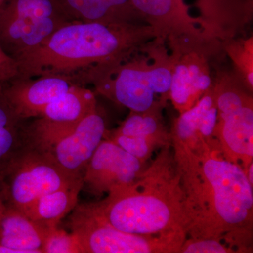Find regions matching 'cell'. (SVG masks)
<instances>
[{
    "mask_svg": "<svg viewBox=\"0 0 253 253\" xmlns=\"http://www.w3.org/2000/svg\"><path fill=\"white\" fill-rule=\"evenodd\" d=\"M163 42L156 40L149 49V60L129 59L109 67L93 69L82 76L84 85L94 86L98 94L127 108L130 111L144 112L169 99L172 61L161 47Z\"/></svg>",
    "mask_w": 253,
    "mask_h": 253,
    "instance_id": "obj_4",
    "label": "cell"
},
{
    "mask_svg": "<svg viewBox=\"0 0 253 253\" xmlns=\"http://www.w3.org/2000/svg\"><path fill=\"white\" fill-rule=\"evenodd\" d=\"M204 42L172 48L169 99L179 113L194 106L214 84Z\"/></svg>",
    "mask_w": 253,
    "mask_h": 253,
    "instance_id": "obj_11",
    "label": "cell"
},
{
    "mask_svg": "<svg viewBox=\"0 0 253 253\" xmlns=\"http://www.w3.org/2000/svg\"><path fill=\"white\" fill-rule=\"evenodd\" d=\"M106 134V121L97 109L49 151L63 172L72 177L83 178L88 163Z\"/></svg>",
    "mask_w": 253,
    "mask_h": 253,
    "instance_id": "obj_14",
    "label": "cell"
},
{
    "mask_svg": "<svg viewBox=\"0 0 253 253\" xmlns=\"http://www.w3.org/2000/svg\"><path fill=\"white\" fill-rule=\"evenodd\" d=\"M172 141L186 235L244 246L253 220V185L244 168L224 157L215 139L191 146Z\"/></svg>",
    "mask_w": 253,
    "mask_h": 253,
    "instance_id": "obj_1",
    "label": "cell"
},
{
    "mask_svg": "<svg viewBox=\"0 0 253 253\" xmlns=\"http://www.w3.org/2000/svg\"><path fill=\"white\" fill-rule=\"evenodd\" d=\"M79 179L63 172L49 151L28 143L0 172V204L24 212L43 195Z\"/></svg>",
    "mask_w": 253,
    "mask_h": 253,
    "instance_id": "obj_6",
    "label": "cell"
},
{
    "mask_svg": "<svg viewBox=\"0 0 253 253\" xmlns=\"http://www.w3.org/2000/svg\"><path fill=\"white\" fill-rule=\"evenodd\" d=\"M156 38V31L148 23L74 21L18 59L16 76H77L109 67L129 59L146 42Z\"/></svg>",
    "mask_w": 253,
    "mask_h": 253,
    "instance_id": "obj_2",
    "label": "cell"
},
{
    "mask_svg": "<svg viewBox=\"0 0 253 253\" xmlns=\"http://www.w3.org/2000/svg\"><path fill=\"white\" fill-rule=\"evenodd\" d=\"M197 5L202 14L201 18L211 33L213 32L211 23L224 22L246 17L253 7L247 0H197Z\"/></svg>",
    "mask_w": 253,
    "mask_h": 253,
    "instance_id": "obj_21",
    "label": "cell"
},
{
    "mask_svg": "<svg viewBox=\"0 0 253 253\" xmlns=\"http://www.w3.org/2000/svg\"><path fill=\"white\" fill-rule=\"evenodd\" d=\"M142 165L138 158L105 137L86 166L83 189L101 196L126 189L142 174Z\"/></svg>",
    "mask_w": 253,
    "mask_h": 253,
    "instance_id": "obj_10",
    "label": "cell"
},
{
    "mask_svg": "<svg viewBox=\"0 0 253 253\" xmlns=\"http://www.w3.org/2000/svg\"><path fill=\"white\" fill-rule=\"evenodd\" d=\"M4 0H0V5L2 4L3 2H4Z\"/></svg>",
    "mask_w": 253,
    "mask_h": 253,
    "instance_id": "obj_28",
    "label": "cell"
},
{
    "mask_svg": "<svg viewBox=\"0 0 253 253\" xmlns=\"http://www.w3.org/2000/svg\"><path fill=\"white\" fill-rule=\"evenodd\" d=\"M225 49L235 68L234 76L250 91L253 88V37L246 40L226 42Z\"/></svg>",
    "mask_w": 253,
    "mask_h": 253,
    "instance_id": "obj_22",
    "label": "cell"
},
{
    "mask_svg": "<svg viewBox=\"0 0 253 253\" xmlns=\"http://www.w3.org/2000/svg\"><path fill=\"white\" fill-rule=\"evenodd\" d=\"M161 109L156 107L144 112L130 111L113 133L147 141L154 148L163 144L168 136L161 119Z\"/></svg>",
    "mask_w": 253,
    "mask_h": 253,
    "instance_id": "obj_20",
    "label": "cell"
},
{
    "mask_svg": "<svg viewBox=\"0 0 253 253\" xmlns=\"http://www.w3.org/2000/svg\"><path fill=\"white\" fill-rule=\"evenodd\" d=\"M72 22L59 0H4L0 5V46L17 61Z\"/></svg>",
    "mask_w": 253,
    "mask_h": 253,
    "instance_id": "obj_5",
    "label": "cell"
},
{
    "mask_svg": "<svg viewBox=\"0 0 253 253\" xmlns=\"http://www.w3.org/2000/svg\"><path fill=\"white\" fill-rule=\"evenodd\" d=\"M68 226L79 239L83 253H179L184 238L136 235L111 225L91 204L77 205Z\"/></svg>",
    "mask_w": 253,
    "mask_h": 253,
    "instance_id": "obj_7",
    "label": "cell"
},
{
    "mask_svg": "<svg viewBox=\"0 0 253 253\" xmlns=\"http://www.w3.org/2000/svg\"><path fill=\"white\" fill-rule=\"evenodd\" d=\"M26 121L16 116L0 93V172L28 144Z\"/></svg>",
    "mask_w": 253,
    "mask_h": 253,
    "instance_id": "obj_19",
    "label": "cell"
},
{
    "mask_svg": "<svg viewBox=\"0 0 253 253\" xmlns=\"http://www.w3.org/2000/svg\"><path fill=\"white\" fill-rule=\"evenodd\" d=\"M253 0H247L248 2L251 5H253Z\"/></svg>",
    "mask_w": 253,
    "mask_h": 253,
    "instance_id": "obj_27",
    "label": "cell"
},
{
    "mask_svg": "<svg viewBox=\"0 0 253 253\" xmlns=\"http://www.w3.org/2000/svg\"><path fill=\"white\" fill-rule=\"evenodd\" d=\"M46 231L21 211L0 204V253H43Z\"/></svg>",
    "mask_w": 253,
    "mask_h": 253,
    "instance_id": "obj_15",
    "label": "cell"
},
{
    "mask_svg": "<svg viewBox=\"0 0 253 253\" xmlns=\"http://www.w3.org/2000/svg\"><path fill=\"white\" fill-rule=\"evenodd\" d=\"M68 17L79 22L141 23L131 0H59Z\"/></svg>",
    "mask_w": 253,
    "mask_h": 253,
    "instance_id": "obj_17",
    "label": "cell"
},
{
    "mask_svg": "<svg viewBox=\"0 0 253 253\" xmlns=\"http://www.w3.org/2000/svg\"><path fill=\"white\" fill-rule=\"evenodd\" d=\"M83 186L82 178L43 195L23 213L46 229L56 227L59 221L77 206Z\"/></svg>",
    "mask_w": 253,
    "mask_h": 253,
    "instance_id": "obj_18",
    "label": "cell"
},
{
    "mask_svg": "<svg viewBox=\"0 0 253 253\" xmlns=\"http://www.w3.org/2000/svg\"><path fill=\"white\" fill-rule=\"evenodd\" d=\"M141 19L152 26L158 41L168 40L170 45L203 42L208 38L197 28H207L201 18H194L184 0H131Z\"/></svg>",
    "mask_w": 253,
    "mask_h": 253,
    "instance_id": "obj_13",
    "label": "cell"
},
{
    "mask_svg": "<svg viewBox=\"0 0 253 253\" xmlns=\"http://www.w3.org/2000/svg\"><path fill=\"white\" fill-rule=\"evenodd\" d=\"M179 114L173 125L172 141L193 145L214 139L218 114L212 88L191 109Z\"/></svg>",
    "mask_w": 253,
    "mask_h": 253,
    "instance_id": "obj_16",
    "label": "cell"
},
{
    "mask_svg": "<svg viewBox=\"0 0 253 253\" xmlns=\"http://www.w3.org/2000/svg\"><path fill=\"white\" fill-rule=\"evenodd\" d=\"M42 251L43 253H83L78 236L58 226L46 231Z\"/></svg>",
    "mask_w": 253,
    "mask_h": 253,
    "instance_id": "obj_23",
    "label": "cell"
},
{
    "mask_svg": "<svg viewBox=\"0 0 253 253\" xmlns=\"http://www.w3.org/2000/svg\"><path fill=\"white\" fill-rule=\"evenodd\" d=\"M18 74L17 61L6 54L0 46V84L12 79Z\"/></svg>",
    "mask_w": 253,
    "mask_h": 253,
    "instance_id": "obj_25",
    "label": "cell"
},
{
    "mask_svg": "<svg viewBox=\"0 0 253 253\" xmlns=\"http://www.w3.org/2000/svg\"><path fill=\"white\" fill-rule=\"evenodd\" d=\"M78 84L84 85L78 76H16L0 84V93L16 116L26 121L40 117L50 103Z\"/></svg>",
    "mask_w": 253,
    "mask_h": 253,
    "instance_id": "obj_12",
    "label": "cell"
},
{
    "mask_svg": "<svg viewBox=\"0 0 253 253\" xmlns=\"http://www.w3.org/2000/svg\"><path fill=\"white\" fill-rule=\"evenodd\" d=\"M217 123L214 139L224 157L246 172L253 163V99L244 89L224 86L215 95Z\"/></svg>",
    "mask_w": 253,
    "mask_h": 253,
    "instance_id": "obj_8",
    "label": "cell"
},
{
    "mask_svg": "<svg viewBox=\"0 0 253 253\" xmlns=\"http://www.w3.org/2000/svg\"><path fill=\"white\" fill-rule=\"evenodd\" d=\"M179 253H234L227 245L215 239H185Z\"/></svg>",
    "mask_w": 253,
    "mask_h": 253,
    "instance_id": "obj_24",
    "label": "cell"
},
{
    "mask_svg": "<svg viewBox=\"0 0 253 253\" xmlns=\"http://www.w3.org/2000/svg\"><path fill=\"white\" fill-rule=\"evenodd\" d=\"M97 110L95 92L87 86H73L44 109L40 117L26 121L30 144L47 150L74 130L78 125Z\"/></svg>",
    "mask_w": 253,
    "mask_h": 253,
    "instance_id": "obj_9",
    "label": "cell"
},
{
    "mask_svg": "<svg viewBox=\"0 0 253 253\" xmlns=\"http://www.w3.org/2000/svg\"><path fill=\"white\" fill-rule=\"evenodd\" d=\"M171 169L166 161H156L129 187L91 204L100 217L123 232L186 239L182 194Z\"/></svg>",
    "mask_w": 253,
    "mask_h": 253,
    "instance_id": "obj_3",
    "label": "cell"
},
{
    "mask_svg": "<svg viewBox=\"0 0 253 253\" xmlns=\"http://www.w3.org/2000/svg\"><path fill=\"white\" fill-rule=\"evenodd\" d=\"M253 163L250 165L247 171H246V175H247L248 179L252 185H253Z\"/></svg>",
    "mask_w": 253,
    "mask_h": 253,
    "instance_id": "obj_26",
    "label": "cell"
}]
</instances>
